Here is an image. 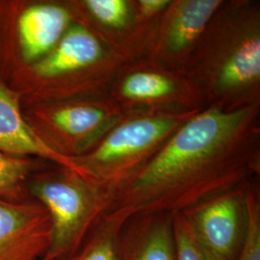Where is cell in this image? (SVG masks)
Wrapping results in <instances>:
<instances>
[{"mask_svg":"<svg viewBox=\"0 0 260 260\" xmlns=\"http://www.w3.org/2000/svg\"><path fill=\"white\" fill-rule=\"evenodd\" d=\"M248 111H208L194 118L147 166L113 192L109 213H175L231 189L242 173L216 164L217 150L233 137Z\"/></svg>","mask_w":260,"mask_h":260,"instance_id":"1","label":"cell"},{"mask_svg":"<svg viewBox=\"0 0 260 260\" xmlns=\"http://www.w3.org/2000/svg\"><path fill=\"white\" fill-rule=\"evenodd\" d=\"M28 192L50 217L51 240L42 260H61L75 252L107 213L112 200L102 183L69 168L32 176Z\"/></svg>","mask_w":260,"mask_h":260,"instance_id":"2","label":"cell"},{"mask_svg":"<svg viewBox=\"0 0 260 260\" xmlns=\"http://www.w3.org/2000/svg\"><path fill=\"white\" fill-rule=\"evenodd\" d=\"M208 260H236L248 226L247 195L229 189L180 211Z\"/></svg>","mask_w":260,"mask_h":260,"instance_id":"3","label":"cell"},{"mask_svg":"<svg viewBox=\"0 0 260 260\" xmlns=\"http://www.w3.org/2000/svg\"><path fill=\"white\" fill-rule=\"evenodd\" d=\"M174 125L175 121L170 118L130 121L114 130L90 157L75 159V163L100 183L108 178L120 180L121 164L163 138Z\"/></svg>","mask_w":260,"mask_h":260,"instance_id":"4","label":"cell"},{"mask_svg":"<svg viewBox=\"0 0 260 260\" xmlns=\"http://www.w3.org/2000/svg\"><path fill=\"white\" fill-rule=\"evenodd\" d=\"M50 240V217L44 205L0 199V260H42Z\"/></svg>","mask_w":260,"mask_h":260,"instance_id":"5","label":"cell"},{"mask_svg":"<svg viewBox=\"0 0 260 260\" xmlns=\"http://www.w3.org/2000/svg\"><path fill=\"white\" fill-rule=\"evenodd\" d=\"M0 151L18 156H37L52 160L64 168L86 175L74 158L48 147L32 129L23 116L21 94L0 81Z\"/></svg>","mask_w":260,"mask_h":260,"instance_id":"6","label":"cell"},{"mask_svg":"<svg viewBox=\"0 0 260 260\" xmlns=\"http://www.w3.org/2000/svg\"><path fill=\"white\" fill-rule=\"evenodd\" d=\"M120 260H177L173 213L127 217L121 230Z\"/></svg>","mask_w":260,"mask_h":260,"instance_id":"7","label":"cell"},{"mask_svg":"<svg viewBox=\"0 0 260 260\" xmlns=\"http://www.w3.org/2000/svg\"><path fill=\"white\" fill-rule=\"evenodd\" d=\"M102 54L98 39L81 25L73 26L47 55L28 68L22 67L17 81L29 78L49 79L67 75L93 65Z\"/></svg>","mask_w":260,"mask_h":260,"instance_id":"8","label":"cell"},{"mask_svg":"<svg viewBox=\"0 0 260 260\" xmlns=\"http://www.w3.org/2000/svg\"><path fill=\"white\" fill-rule=\"evenodd\" d=\"M68 11L56 4L38 3L23 10L18 19L19 52L24 64H33L49 53L65 34Z\"/></svg>","mask_w":260,"mask_h":260,"instance_id":"9","label":"cell"},{"mask_svg":"<svg viewBox=\"0 0 260 260\" xmlns=\"http://www.w3.org/2000/svg\"><path fill=\"white\" fill-rule=\"evenodd\" d=\"M30 126L47 124L67 138L78 139L90 134L104 120V112L90 105H67L51 111L32 109L23 111Z\"/></svg>","mask_w":260,"mask_h":260,"instance_id":"10","label":"cell"},{"mask_svg":"<svg viewBox=\"0 0 260 260\" xmlns=\"http://www.w3.org/2000/svg\"><path fill=\"white\" fill-rule=\"evenodd\" d=\"M126 219L123 214H105L79 248L61 260H120L121 230Z\"/></svg>","mask_w":260,"mask_h":260,"instance_id":"11","label":"cell"},{"mask_svg":"<svg viewBox=\"0 0 260 260\" xmlns=\"http://www.w3.org/2000/svg\"><path fill=\"white\" fill-rule=\"evenodd\" d=\"M218 0H187L180 4L168 34V45L181 50L195 41L219 7Z\"/></svg>","mask_w":260,"mask_h":260,"instance_id":"12","label":"cell"},{"mask_svg":"<svg viewBox=\"0 0 260 260\" xmlns=\"http://www.w3.org/2000/svg\"><path fill=\"white\" fill-rule=\"evenodd\" d=\"M34 169L31 159L0 151V199L13 203L31 200L28 182Z\"/></svg>","mask_w":260,"mask_h":260,"instance_id":"13","label":"cell"},{"mask_svg":"<svg viewBox=\"0 0 260 260\" xmlns=\"http://www.w3.org/2000/svg\"><path fill=\"white\" fill-rule=\"evenodd\" d=\"M260 75V41L258 38L247 40L221 71L220 82L225 87L249 83Z\"/></svg>","mask_w":260,"mask_h":260,"instance_id":"14","label":"cell"},{"mask_svg":"<svg viewBox=\"0 0 260 260\" xmlns=\"http://www.w3.org/2000/svg\"><path fill=\"white\" fill-rule=\"evenodd\" d=\"M174 90L166 77L152 73H136L129 75L121 86V93L133 100H154L165 96Z\"/></svg>","mask_w":260,"mask_h":260,"instance_id":"15","label":"cell"},{"mask_svg":"<svg viewBox=\"0 0 260 260\" xmlns=\"http://www.w3.org/2000/svg\"><path fill=\"white\" fill-rule=\"evenodd\" d=\"M177 260H208L180 212L173 213Z\"/></svg>","mask_w":260,"mask_h":260,"instance_id":"16","label":"cell"},{"mask_svg":"<svg viewBox=\"0 0 260 260\" xmlns=\"http://www.w3.org/2000/svg\"><path fill=\"white\" fill-rule=\"evenodd\" d=\"M248 226L246 238L236 260H260V217L255 199L247 195Z\"/></svg>","mask_w":260,"mask_h":260,"instance_id":"17","label":"cell"},{"mask_svg":"<svg viewBox=\"0 0 260 260\" xmlns=\"http://www.w3.org/2000/svg\"><path fill=\"white\" fill-rule=\"evenodd\" d=\"M84 3L93 17L106 25L118 27L126 20L127 4L123 0H87Z\"/></svg>","mask_w":260,"mask_h":260,"instance_id":"18","label":"cell"},{"mask_svg":"<svg viewBox=\"0 0 260 260\" xmlns=\"http://www.w3.org/2000/svg\"><path fill=\"white\" fill-rule=\"evenodd\" d=\"M168 3H169V1L167 0H142V1H140V5L142 7V10L148 15L154 14L158 11L163 9L164 7L167 6Z\"/></svg>","mask_w":260,"mask_h":260,"instance_id":"19","label":"cell"}]
</instances>
